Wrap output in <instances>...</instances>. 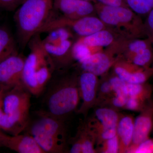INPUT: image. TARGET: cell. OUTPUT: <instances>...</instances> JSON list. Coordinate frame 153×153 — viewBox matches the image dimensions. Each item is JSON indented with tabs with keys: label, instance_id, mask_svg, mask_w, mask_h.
<instances>
[{
	"label": "cell",
	"instance_id": "cell-35",
	"mask_svg": "<svg viewBox=\"0 0 153 153\" xmlns=\"http://www.w3.org/2000/svg\"><path fill=\"white\" fill-rule=\"evenodd\" d=\"M151 68H152V69L153 70V62L152 63V66H151Z\"/></svg>",
	"mask_w": 153,
	"mask_h": 153
},
{
	"label": "cell",
	"instance_id": "cell-14",
	"mask_svg": "<svg viewBox=\"0 0 153 153\" xmlns=\"http://www.w3.org/2000/svg\"><path fill=\"white\" fill-rule=\"evenodd\" d=\"M114 73L128 83H143L153 75L152 68H145L124 59H119L112 67Z\"/></svg>",
	"mask_w": 153,
	"mask_h": 153
},
{
	"label": "cell",
	"instance_id": "cell-9",
	"mask_svg": "<svg viewBox=\"0 0 153 153\" xmlns=\"http://www.w3.org/2000/svg\"><path fill=\"white\" fill-rule=\"evenodd\" d=\"M78 81L80 99L82 101L76 111L85 119L90 110L95 106L99 79L95 74L81 70Z\"/></svg>",
	"mask_w": 153,
	"mask_h": 153
},
{
	"label": "cell",
	"instance_id": "cell-28",
	"mask_svg": "<svg viewBox=\"0 0 153 153\" xmlns=\"http://www.w3.org/2000/svg\"><path fill=\"white\" fill-rule=\"evenodd\" d=\"M149 102L140 99L128 97L123 109L140 112L146 108Z\"/></svg>",
	"mask_w": 153,
	"mask_h": 153
},
{
	"label": "cell",
	"instance_id": "cell-20",
	"mask_svg": "<svg viewBox=\"0 0 153 153\" xmlns=\"http://www.w3.org/2000/svg\"><path fill=\"white\" fill-rule=\"evenodd\" d=\"M117 110L106 106H98L93 117L102 125L108 128H116L120 117Z\"/></svg>",
	"mask_w": 153,
	"mask_h": 153
},
{
	"label": "cell",
	"instance_id": "cell-27",
	"mask_svg": "<svg viewBox=\"0 0 153 153\" xmlns=\"http://www.w3.org/2000/svg\"><path fill=\"white\" fill-rule=\"evenodd\" d=\"M97 153H119V141L117 136L104 141L97 148Z\"/></svg>",
	"mask_w": 153,
	"mask_h": 153
},
{
	"label": "cell",
	"instance_id": "cell-10",
	"mask_svg": "<svg viewBox=\"0 0 153 153\" xmlns=\"http://www.w3.org/2000/svg\"><path fill=\"white\" fill-rule=\"evenodd\" d=\"M25 59L18 53L0 63V88L7 91L22 83Z\"/></svg>",
	"mask_w": 153,
	"mask_h": 153
},
{
	"label": "cell",
	"instance_id": "cell-5",
	"mask_svg": "<svg viewBox=\"0 0 153 153\" xmlns=\"http://www.w3.org/2000/svg\"><path fill=\"white\" fill-rule=\"evenodd\" d=\"M94 7L98 18L123 38H146L144 23L140 16L128 7H113L100 3Z\"/></svg>",
	"mask_w": 153,
	"mask_h": 153
},
{
	"label": "cell",
	"instance_id": "cell-29",
	"mask_svg": "<svg viewBox=\"0 0 153 153\" xmlns=\"http://www.w3.org/2000/svg\"><path fill=\"white\" fill-rule=\"evenodd\" d=\"M144 23L146 37L151 40L153 47V9L147 15Z\"/></svg>",
	"mask_w": 153,
	"mask_h": 153
},
{
	"label": "cell",
	"instance_id": "cell-30",
	"mask_svg": "<svg viewBox=\"0 0 153 153\" xmlns=\"http://www.w3.org/2000/svg\"><path fill=\"white\" fill-rule=\"evenodd\" d=\"M25 0H0V9L8 11L16 10Z\"/></svg>",
	"mask_w": 153,
	"mask_h": 153
},
{
	"label": "cell",
	"instance_id": "cell-13",
	"mask_svg": "<svg viewBox=\"0 0 153 153\" xmlns=\"http://www.w3.org/2000/svg\"><path fill=\"white\" fill-rule=\"evenodd\" d=\"M53 8L61 13L62 16L70 19L96 14L94 5L86 0H53Z\"/></svg>",
	"mask_w": 153,
	"mask_h": 153
},
{
	"label": "cell",
	"instance_id": "cell-12",
	"mask_svg": "<svg viewBox=\"0 0 153 153\" xmlns=\"http://www.w3.org/2000/svg\"><path fill=\"white\" fill-rule=\"evenodd\" d=\"M134 121L132 141L127 153H133L136 148L149 138L153 128V103L149 101Z\"/></svg>",
	"mask_w": 153,
	"mask_h": 153
},
{
	"label": "cell",
	"instance_id": "cell-34",
	"mask_svg": "<svg viewBox=\"0 0 153 153\" xmlns=\"http://www.w3.org/2000/svg\"><path fill=\"white\" fill-rule=\"evenodd\" d=\"M3 131V130L0 128V147H4V142L7 136V135Z\"/></svg>",
	"mask_w": 153,
	"mask_h": 153
},
{
	"label": "cell",
	"instance_id": "cell-32",
	"mask_svg": "<svg viewBox=\"0 0 153 153\" xmlns=\"http://www.w3.org/2000/svg\"><path fill=\"white\" fill-rule=\"evenodd\" d=\"M6 91L0 88V128L2 130L6 127L8 122V116L5 113L3 107V99Z\"/></svg>",
	"mask_w": 153,
	"mask_h": 153
},
{
	"label": "cell",
	"instance_id": "cell-33",
	"mask_svg": "<svg viewBox=\"0 0 153 153\" xmlns=\"http://www.w3.org/2000/svg\"><path fill=\"white\" fill-rule=\"evenodd\" d=\"M98 3L105 5L113 7H128L123 0H96Z\"/></svg>",
	"mask_w": 153,
	"mask_h": 153
},
{
	"label": "cell",
	"instance_id": "cell-19",
	"mask_svg": "<svg viewBox=\"0 0 153 153\" xmlns=\"http://www.w3.org/2000/svg\"><path fill=\"white\" fill-rule=\"evenodd\" d=\"M18 53L17 42L10 30L0 26V63Z\"/></svg>",
	"mask_w": 153,
	"mask_h": 153
},
{
	"label": "cell",
	"instance_id": "cell-21",
	"mask_svg": "<svg viewBox=\"0 0 153 153\" xmlns=\"http://www.w3.org/2000/svg\"><path fill=\"white\" fill-rule=\"evenodd\" d=\"M103 50V48L88 46L79 41L77 38L72 47V55L74 62L78 64L93 54Z\"/></svg>",
	"mask_w": 153,
	"mask_h": 153
},
{
	"label": "cell",
	"instance_id": "cell-25",
	"mask_svg": "<svg viewBox=\"0 0 153 153\" xmlns=\"http://www.w3.org/2000/svg\"><path fill=\"white\" fill-rule=\"evenodd\" d=\"M128 7L139 16H146L153 9V0H123Z\"/></svg>",
	"mask_w": 153,
	"mask_h": 153
},
{
	"label": "cell",
	"instance_id": "cell-26",
	"mask_svg": "<svg viewBox=\"0 0 153 153\" xmlns=\"http://www.w3.org/2000/svg\"><path fill=\"white\" fill-rule=\"evenodd\" d=\"M108 79L111 84L114 94L117 96L128 98L127 90V82L119 77L114 73L112 75H108Z\"/></svg>",
	"mask_w": 153,
	"mask_h": 153
},
{
	"label": "cell",
	"instance_id": "cell-4",
	"mask_svg": "<svg viewBox=\"0 0 153 153\" xmlns=\"http://www.w3.org/2000/svg\"><path fill=\"white\" fill-rule=\"evenodd\" d=\"M38 117L28 124L27 133L32 135L45 153L66 152V129L65 120L52 117L43 111Z\"/></svg>",
	"mask_w": 153,
	"mask_h": 153
},
{
	"label": "cell",
	"instance_id": "cell-24",
	"mask_svg": "<svg viewBox=\"0 0 153 153\" xmlns=\"http://www.w3.org/2000/svg\"><path fill=\"white\" fill-rule=\"evenodd\" d=\"M127 61L142 68H151L153 62V46L148 47L137 53Z\"/></svg>",
	"mask_w": 153,
	"mask_h": 153
},
{
	"label": "cell",
	"instance_id": "cell-18",
	"mask_svg": "<svg viewBox=\"0 0 153 153\" xmlns=\"http://www.w3.org/2000/svg\"><path fill=\"white\" fill-rule=\"evenodd\" d=\"M121 38H123L117 33L110 28H108L89 36L79 37L77 39L90 47L103 48L110 47Z\"/></svg>",
	"mask_w": 153,
	"mask_h": 153
},
{
	"label": "cell",
	"instance_id": "cell-15",
	"mask_svg": "<svg viewBox=\"0 0 153 153\" xmlns=\"http://www.w3.org/2000/svg\"><path fill=\"white\" fill-rule=\"evenodd\" d=\"M96 143L95 133L85 120L78 127L76 135L73 138L69 153H97L95 148Z\"/></svg>",
	"mask_w": 153,
	"mask_h": 153
},
{
	"label": "cell",
	"instance_id": "cell-31",
	"mask_svg": "<svg viewBox=\"0 0 153 153\" xmlns=\"http://www.w3.org/2000/svg\"><path fill=\"white\" fill-rule=\"evenodd\" d=\"M133 153H153V139L149 138L143 142L135 149Z\"/></svg>",
	"mask_w": 153,
	"mask_h": 153
},
{
	"label": "cell",
	"instance_id": "cell-1",
	"mask_svg": "<svg viewBox=\"0 0 153 153\" xmlns=\"http://www.w3.org/2000/svg\"><path fill=\"white\" fill-rule=\"evenodd\" d=\"M68 69L56 71L44 99L46 108L44 112L52 117L65 120L78 109L80 100L79 71L68 72Z\"/></svg>",
	"mask_w": 153,
	"mask_h": 153
},
{
	"label": "cell",
	"instance_id": "cell-22",
	"mask_svg": "<svg viewBox=\"0 0 153 153\" xmlns=\"http://www.w3.org/2000/svg\"><path fill=\"white\" fill-rule=\"evenodd\" d=\"M128 97L140 99L149 101L153 91L152 85L146 82L143 83H127Z\"/></svg>",
	"mask_w": 153,
	"mask_h": 153
},
{
	"label": "cell",
	"instance_id": "cell-36",
	"mask_svg": "<svg viewBox=\"0 0 153 153\" xmlns=\"http://www.w3.org/2000/svg\"><path fill=\"white\" fill-rule=\"evenodd\" d=\"M86 1H94V0H86Z\"/></svg>",
	"mask_w": 153,
	"mask_h": 153
},
{
	"label": "cell",
	"instance_id": "cell-8",
	"mask_svg": "<svg viewBox=\"0 0 153 153\" xmlns=\"http://www.w3.org/2000/svg\"><path fill=\"white\" fill-rule=\"evenodd\" d=\"M59 27L68 28L77 38L89 36L100 30L108 28L98 17L95 16L70 19L62 16H57L54 13L52 18L39 31L38 34L48 33Z\"/></svg>",
	"mask_w": 153,
	"mask_h": 153
},
{
	"label": "cell",
	"instance_id": "cell-7",
	"mask_svg": "<svg viewBox=\"0 0 153 153\" xmlns=\"http://www.w3.org/2000/svg\"><path fill=\"white\" fill-rule=\"evenodd\" d=\"M48 33L42 42L55 65V71L68 69L74 62L72 47L77 37L65 27L56 28Z\"/></svg>",
	"mask_w": 153,
	"mask_h": 153
},
{
	"label": "cell",
	"instance_id": "cell-11",
	"mask_svg": "<svg viewBox=\"0 0 153 153\" xmlns=\"http://www.w3.org/2000/svg\"><path fill=\"white\" fill-rule=\"evenodd\" d=\"M120 59L114 51L108 47L105 51L93 54L78 65L81 71L91 72L98 76H102L106 74Z\"/></svg>",
	"mask_w": 153,
	"mask_h": 153
},
{
	"label": "cell",
	"instance_id": "cell-6",
	"mask_svg": "<svg viewBox=\"0 0 153 153\" xmlns=\"http://www.w3.org/2000/svg\"><path fill=\"white\" fill-rule=\"evenodd\" d=\"M32 94L23 83L7 91L3 99L5 113L9 117L11 134H21L30 122L29 115Z\"/></svg>",
	"mask_w": 153,
	"mask_h": 153
},
{
	"label": "cell",
	"instance_id": "cell-3",
	"mask_svg": "<svg viewBox=\"0 0 153 153\" xmlns=\"http://www.w3.org/2000/svg\"><path fill=\"white\" fill-rule=\"evenodd\" d=\"M53 0H25L14 14L17 43L24 49L54 14Z\"/></svg>",
	"mask_w": 153,
	"mask_h": 153
},
{
	"label": "cell",
	"instance_id": "cell-16",
	"mask_svg": "<svg viewBox=\"0 0 153 153\" xmlns=\"http://www.w3.org/2000/svg\"><path fill=\"white\" fill-rule=\"evenodd\" d=\"M4 147L19 153H45L30 134L7 135Z\"/></svg>",
	"mask_w": 153,
	"mask_h": 153
},
{
	"label": "cell",
	"instance_id": "cell-23",
	"mask_svg": "<svg viewBox=\"0 0 153 153\" xmlns=\"http://www.w3.org/2000/svg\"><path fill=\"white\" fill-rule=\"evenodd\" d=\"M102 76L99 82L95 107L101 106L114 95L113 91L108 75L106 74Z\"/></svg>",
	"mask_w": 153,
	"mask_h": 153
},
{
	"label": "cell",
	"instance_id": "cell-2",
	"mask_svg": "<svg viewBox=\"0 0 153 153\" xmlns=\"http://www.w3.org/2000/svg\"><path fill=\"white\" fill-rule=\"evenodd\" d=\"M40 34L33 36L27 46L30 53L25 59L22 81L33 95L38 96L50 82L55 65L42 42Z\"/></svg>",
	"mask_w": 153,
	"mask_h": 153
},
{
	"label": "cell",
	"instance_id": "cell-17",
	"mask_svg": "<svg viewBox=\"0 0 153 153\" xmlns=\"http://www.w3.org/2000/svg\"><path fill=\"white\" fill-rule=\"evenodd\" d=\"M133 117L121 114L117 126V136L119 141V153H127L131 145L134 132Z\"/></svg>",
	"mask_w": 153,
	"mask_h": 153
}]
</instances>
